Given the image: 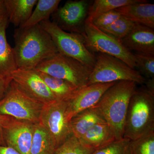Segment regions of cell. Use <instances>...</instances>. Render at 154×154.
I'll return each instance as SVG.
<instances>
[{"label":"cell","mask_w":154,"mask_h":154,"mask_svg":"<svg viewBox=\"0 0 154 154\" xmlns=\"http://www.w3.org/2000/svg\"><path fill=\"white\" fill-rule=\"evenodd\" d=\"M14 38L18 69H35L42 62L58 53L51 37L39 24L17 28Z\"/></svg>","instance_id":"obj_1"},{"label":"cell","mask_w":154,"mask_h":154,"mask_svg":"<svg viewBox=\"0 0 154 154\" xmlns=\"http://www.w3.org/2000/svg\"><path fill=\"white\" fill-rule=\"evenodd\" d=\"M131 81L117 82L109 88L96 105L113 131L116 140L123 138L130 100L137 88Z\"/></svg>","instance_id":"obj_2"},{"label":"cell","mask_w":154,"mask_h":154,"mask_svg":"<svg viewBox=\"0 0 154 154\" xmlns=\"http://www.w3.org/2000/svg\"><path fill=\"white\" fill-rule=\"evenodd\" d=\"M154 131V95L145 88L137 89L130 100L123 138L133 140Z\"/></svg>","instance_id":"obj_3"},{"label":"cell","mask_w":154,"mask_h":154,"mask_svg":"<svg viewBox=\"0 0 154 154\" xmlns=\"http://www.w3.org/2000/svg\"><path fill=\"white\" fill-rule=\"evenodd\" d=\"M52 38L59 53L72 58L93 69L96 57L88 49L81 33H68L50 20L39 23Z\"/></svg>","instance_id":"obj_4"},{"label":"cell","mask_w":154,"mask_h":154,"mask_svg":"<svg viewBox=\"0 0 154 154\" xmlns=\"http://www.w3.org/2000/svg\"><path fill=\"white\" fill-rule=\"evenodd\" d=\"M146 81L138 71L131 68L122 61L112 56L99 53L96 57V62L91 71L88 85L120 81L143 84Z\"/></svg>","instance_id":"obj_5"},{"label":"cell","mask_w":154,"mask_h":154,"mask_svg":"<svg viewBox=\"0 0 154 154\" xmlns=\"http://www.w3.org/2000/svg\"><path fill=\"white\" fill-rule=\"evenodd\" d=\"M44 104L33 99L14 81L0 100V114L31 123H38Z\"/></svg>","instance_id":"obj_6"},{"label":"cell","mask_w":154,"mask_h":154,"mask_svg":"<svg viewBox=\"0 0 154 154\" xmlns=\"http://www.w3.org/2000/svg\"><path fill=\"white\" fill-rule=\"evenodd\" d=\"M35 69L68 81L80 89L88 85L92 70L76 60L59 53L42 62Z\"/></svg>","instance_id":"obj_7"},{"label":"cell","mask_w":154,"mask_h":154,"mask_svg":"<svg viewBox=\"0 0 154 154\" xmlns=\"http://www.w3.org/2000/svg\"><path fill=\"white\" fill-rule=\"evenodd\" d=\"M88 49L99 53L105 54L117 58L131 68L136 67L134 54L122 44L120 40L104 33L92 22L85 21L81 33Z\"/></svg>","instance_id":"obj_8"},{"label":"cell","mask_w":154,"mask_h":154,"mask_svg":"<svg viewBox=\"0 0 154 154\" xmlns=\"http://www.w3.org/2000/svg\"><path fill=\"white\" fill-rule=\"evenodd\" d=\"M67 102L55 101L45 104L39 122L54 141L57 148L72 135L66 116Z\"/></svg>","instance_id":"obj_9"},{"label":"cell","mask_w":154,"mask_h":154,"mask_svg":"<svg viewBox=\"0 0 154 154\" xmlns=\"http://www.w3.org/2000/svg\"><path fill=\"white\" fill-rule=\"evenodd\" d=\"M13 81L24 93L43 104L57 101L35 69H17L11 74Z\"/></svg>","instance_id":"obj_10"},{"label":"cell","mask_w":154,"mask_h":154,"mask_svg":"<svg viewBox=\"0 0 154 154\" xmlns=\"http://www.w3.org/2000/svg\"><path fill=\"white\" fill-rule=\"evenodd\" d=\"M88 11V1H69L52 14V22L65 31L81 34L80 28L85 21Z\"/></svg>","instance_id":"obj_11"},{"label":"cell","mask_w":154,"mask_h":154,"mask_svg":"<svg viewBox=\"0 0 154 154\" xmlns=\"http://www.w3.org/2000/svg\"><path fill=\"white\" fill-rule=\"evenodd\" d=\"M34 124L11 117L3 128L6 146L20 154H30Z\"/></svg>","instance_id":"obj_12"},{"label":"cell","mask_w":154,"mask_h":154,"mask_svg":"<svg viewBox=\"0 0 154 154\" xmlns=\"http://www.w3.org/2000/svg\"><path fill=\"white\" fill-rule=\"evenodd\" d=\"M116 82L96 83L80 89L74 97L67 102L68 121L80 112L96 106L105 92Z\"/></svg>","instance_id":"obj_13"},{"label":"cell","mask_w":154,"mask_h":154,"mask_svg":"<svg viewBox=\"0 0 154 154\" xmlns=\"http://www.w3.org/2000/svg\"><path fill=\"white\" fill-rule=\"evenodd\" d=\"M121 41L130 51L154 54V29L146 26L136 24Z\"/></svg>","instance_id":"obj_14"},{"label":"cell","mask_w":154,"mask_h":154,"mask_svg":"<svg viewBox=\"0 0 154 154\" xmlns=\"http://www.w3.org/2000/svg\"><path fill=\"white\" fill-rule=\"evenodd\" d=\"M122 17L135 24L154 29V5L146 2L131 4L115 9Z\"/></svg>","instance_id":"obj_15"},{"label":"cell","mask_w":154,"mask_h":154,"mask_svg":"<svg viewBox=\"0 0 154 154\" xmlns=\"http://www.w3.org/2000/svg\"><path fill=\"white\" fill-rule=\"evenodd\" d=\"M9 23L8 16L0 18V75L11 76L18 67L14 48L9 44L6 36Z\"/></svg>","instance_id":"obj_16"},{"label":"cell","mask_w":154,"mask_h":154,"mask_svg":"<svg viewBox=\"0 0 154 154\" xmlns=\"http://www.w3.org/2000/svg\"><path fill=\"white\" fill-rule=\"evenodd\" d=\"M79 140L85 146L96 150L116 139L110 126L106 122H103L91 127Z\"/></svg>","instance_id":"obj_17"},{"label":"cell","mask_w":154,"mask_h":154,"mask_svg":"<svg viewBox=\"0 0 154 154\" xmlns=\"http://www.w3.org/2000/svg\"><path fill=\"white\" fill-rule=\"evenodd\" d=\"M103 122H106L96 106L80 112L70 121L72 134L79 139L91 127Z\"/></svg>","instance_id":"obj_18"},{"label":"cell","mask_w":154,"mask_h":154,"mask_svg":"<svg viewBox=\"0 0 154 154\" xmlns=\"http://www.w3.org/2000/svg\"><path fill=\"white\" fill-rule=\"evenodd\" d=\"M38 0H4L9 22L19 28L28 21Z\"/></svg>","instance_id":"obj_19"},{"label":"cell","mask_w":154,"mask_h":154,"mask_svg":"<svg viewBox=\"0 0 154 154\" xmlns=\"http://www.w3.org/2000/svg\"><path fill=\"white\" fill-rule=\"evenodd\" d=\"M37 71L57 101L69 102L75 97L81 89L66 80L54 78L44 73Z\"/></svg>","instance_id":"obj_20"},{"label":"cell","mask_w":154,"mask_h":154,"mask_svg":"<svg viewBox=\"0 0 154 154\" xmlns=\"http://www.w3.org/2000/svg\"><path fill=\"white\" fill-rule=\"evenodd\" d=\"M57 149L46 130L39 123H35L30 154H53Z\"/></svg>","instance_id":"obj_21"},{"label":"cell","mask_w":154,"mask_h":154,"mask_svg":"<svg viewBox=\"0 0 154 154\" xmlns=\"http://www.w3.org/2000/svg\"><path fill=\"white\" fill-rule=\"evenodd\" d=\"M145 0H96L88 9L85 21L92 22L101 14L135 3L146 2Z\"/></svg>","instance_id":"obj_22"},{"label":"cell","mask_w":154,"mask_h":154,"mask_svg":"<svg viewBox=\"0 0 154 154\" xmlns=\"http://www.w3.org/2000/svg\"><path fill=\"white\" fill-rule=\"evenodd\" d=\"M60 0H38L34 11L25 24L21 27H28L49 20L50 16L58 8Z\"/></svg>","instance_id":"obj_23"},{"label":"cell","mask_w":154,"mask_h":154,"mask_svg":"<svg viewBox=\"0 0 154 154\" xmlns=\"http://www.w3.org/2000/svg\"><path fill=\"white\" fill-rule=\"evenodd\" d=\"M135 25L134 22L121 16L111 25L100 30L121 41L131 32Z\"/></svg>","instance_id":"obj_24"},{"label":"cell","mask_w":154,"mask_h":154,"mask_svg":"<svg viewBox=\"0 0 154 154\" xmlns=\"http://www.w3.org/2000/svg\"><path fill=\"white\" fill-rule=\"evenodd\" d=\"M131 154H154V131L131 141Z\"/></svg>","instance_id":"obj_25"},{"label":"cell","mask_w":154,"mask_h":154,"mask_svg":"<svg viewBox=\"0 0 154 154\" xmlns=\"http://www.w3.org/2000/svg\"><path fill=\"white\" fill-rule=\"evenodd\" d=\"M95 151L83 145L79 139L72 135L58 147L53 154H91Z\"/></svg>","instance_id":"obj_26"},{"label":"cell","mask_w":154,"mask_h":154,"mask_svg":"<svg viewBox=\"0 0 154 154\" xmlns=\"http://www.w3.org/2000/svg\"><path fill=\"white\" fill-rule=\"evenodd\" d=\"M135 57L136 67L145 79H154V54L137 53L134 54Z\"/></svg>","instance_id":"obj_27"},{"label":"cell","mask_w":154,"mask_h":154,"mask_svg":"<svg viewBox=\"0 0 154 154\" xmlns=\"http://www.w3.org/2000/svg\"><path fill=\"white\" fill-rule=\"evenodd\" d=\"M131 141L125 138L116 140L103 147L96 150L91 154H131Z\"/></svg>","instance_id":"obj_28"},{"label":"cell","mask_w":154,"mask_h":154,"mask_svg":"<svg viewBox=\"0 0 154 154\" xmlns=\"http://www.w3.org/2000/svg\"><path fill=\"white\" fill-rule=\"evenodd\" d=\"M121 17L119 13L114 10L101 14L92 22L99 29L105 28L115 22Z\"/></svg>","instance_id":"obj_29"},{"label":"cell","mask_w":154,"mask_h":154,"mask_svg":"<svg viewBox=\"0 0 154 154\" xmlns=\"http://www.w3.org/2000/svg\"><path fill=\"white\" fill-rule=\"evenodd\" d=\"M12 81L10 76L0 75V100L5 96Z\"/></svg>","instance_id":"obj_30"},{"label":"cell","mask_w":154,"mask_h":154,"mask_svg":"<svg viewBox=\"0 0 154 154\" xmlns=\"http://www.w3.org/2000/svg\"><path fill=\"white\" fill-rule=\"evenodd\" d=\"M11 117L0 114V145L6 146L4 139L3 128L9 121Z\"/></svg>","instance_id":"obj_31"},{"label":"cell","mask_w":154,"mask_h":154,"mask_svg":"<svg viewBox=\"0 0 154 154\" xmlns=\"http://www.w3.org/2000/svg\"><path fill=\"white\" fill-rule=\"evenodd\" d=\"M0 154H20L14 149L7 146L0 145Z\"/></svg>","instance_id":"obj_32"},{"label":"cell","mask_w":154,"mask_h":154,"mask_svg":"<svg viewBox=\"0 0 154 154\" xmlns=\"http://www.w3.org/2000/svg\"><path fill=\"white\" fill-rule=\"evenodd\" d=\"M146 88L150 93L154 95V79H148L145 82Z\"/></svg>","instance_id":"obj_33"},{"label":"cell","mask_w":154,"mask_h":154,"mask_svg":"<svg viewBox=\"0 0 154 154\" xmlns=\"http://www.w3.org/2000/svg\"><path fill=\"white\" fill-rule=\"evenodd\" d=\"M7 16V11L4 0H0V18Z\"/></svg>","instance_id":"obj_34"}]
</instances>
